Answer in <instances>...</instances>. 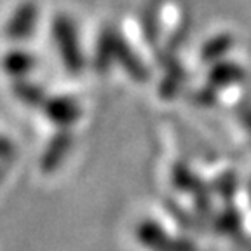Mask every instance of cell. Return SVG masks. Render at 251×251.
<instances>
[{
  "label": "cell",
  "instance_id": "obj_1",
  "mask_svg": "<svg viewBox=\"0 0 251 251\" xmlns=\"http://www.w3.org/2000/svg\"><path fill=\"white\" fill-rule=\"evenodd\" d=\"M52 31H54V37L59 44V51H61V56L65 59V63H67V67L72 68V72H75L80 67V56H78L72 25L65 18H58L54 21Z\"/></svg>",
  "mask_w": 251,
  "mask_h": 251
},
{
  "label": "cell",
  "instance_id": "obj_2",
  "mask_svg": "<svg viewBox=\"0 0 251 251\" xmlns=\"http://www.w3.org/2000/svg\"><path fill=\"white\" fill-rule=\"evenodd\" d=\"M35 21H37V5L33 2H26V4L20 5L7 23V35L14 40L26 39L28 35H31L33 26H35Z\"/></svg>",
  "mask_w": 251,
  "mask_h": 251
},
{
  "label": "cell",
  "instance_id": "obj_3",
  "mask_svg": "<svg viewBox=\"0 0 251 251\" xmlns=\"http://www.w3.org/2000/svg\"><path fill=\"white\" fill-rule=\"evenodd\" d=\"M46 114L58 124H68L77 117V106L65 98H54L46 103Z\"/></svg>",
  "mask_w": 251,
  "mask_h": 251
},
{
  "label": "cell",
  "instance_id": "obj_4",
  "mask_svg": "<svg viewBox=\"0 0 251 251\" xmlns=\"http://www.w3.org/2000/svg\"><path fill=\"white\" fill-rule=\"evenodd\" d=\"M2 65H4V68H5V72H7V74L16 75V77H21V75L28 74V72L33 68V65H35V59H33V56H31L30 52L11 51V52H7V54H5Z\"/></svg>",
  "mask_w": 251,
  "mask_h": 251
},
{
  "label": "cell",
  "instance_id": "obj_5",
  "mask_svg": "<svg viewBox=\"0 0 251 251\" xmlns=\"http://www.w3.org/2000/svg\"><path fill=\"white\" fill-rule=\"evenodd\" d=\"M67 149H68V136L63 133L58 134V136L49 143V147L46 149V153H44V159H42L44 169L54 168V166L63 159Z\"/></svg>",
  "mask_w": 251,
  "mask_h": 251
},
{
  "label": "cell",
  "instance_id": "obj_6",
  "mask_svg": "<svg viewBox=\"0 0 251 251\" xmlns=\"http://www.w3.org/2000/svg\"><path fill=\"white\" fill-rule=\"evenodd\" d=\"M14 93H16V96H18L21 101L26 103V105H39V103L44 101V91L31 82H25V80L16 82Z\"/></svg>",
  "mask_w": 251,
  "mask_h": 251
},
{
  "label": "cell",
  "instance_id": "obj_7",
  "mask_svg": "<svg viewBox=\"0 0 251 251\" xmlns=\"http://www.w3.org/2000/svg\"><path fill=\"white\" fill-rule=\"evenodd\" d=\"M12 155H14V147L11 145V141H9L7 138L0 136V159H2V161H7Z\"/></svg>",
  "mask_w": 251,
  "mask_h": 251
}]
</instances>
